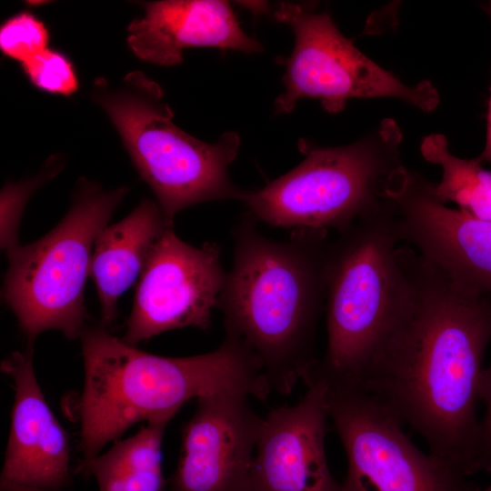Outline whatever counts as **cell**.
Here are the masks:
<instances>
[{
	"label": "cell",
	"instance_id": "1",
	"mask_svg": "<svg viewBox=\"0 0 491 491\" xmlns=\"http://www.w3.org/2000/svg\"><path fill=\"white\" fill-rule=\"evenodd\" d=\"M400 254L411 304L372 361L361 390L426 443L429 454L471 476L477 448L491 296L456 286L411 246Z\"/></svg>",
	"mask_w": 491,
	"mask_h": 491
},
{
	"label": "cell",
	"instance_id": "2",
	"mask_svg": "<svg viewBox=\"0 0 491 491\" xmlns=\"http://www.w3.org/2000/svg\"><path fill=\"white\" fill-rule=\"evenodd\" d=\"M246 214L233 229L234 258L217 307L225 330L260 358L272 391L290 394L317 361L315 338L326 303L328 230L296 228L282 241Z\"/></svg>",
	"mask_w": 491,
	"mask_h": 491
},
{
	"label": "cell",
	"instance_id": "3",
	"mask_svg": "<svg viewBox=\"0 0 491 491\" xmlns=\"http://www.w3.org/2000/svg\"><path fill=\"white\" fill-rule=\"evenodd\" d=\"M84 387L81 449L92 458L133 425L170 421L193 398L238 392L265 401L272 392L262 362L238 335L225 330L215 350L192 356L146 353L104 326L80 336Z\"/></svg>",
	"mask_w": 491,
	"mask_h": 491
},
{
	"label": "cell",
	"instance_id": "4",
	"mask_svg": "<svg viewBox=\"0 0 491 491\" xmlns=\"http://www.w3.org/2000/svg\"><path fill=\"white\" fill-rule=\"evenodd\" d=\"M384 204L330 243L326 351L304 382L360 389L366 374L413 297V284Z\"/></svg>",
	"mask_w": 491,
	"mask_h": 491
},
{
	"label": "cell",
	"instance_id": "5",
	"mask_svg": "<svg viewBox=\"0 0 491 491\" xmlns=\"http://www.w3.org/2000/svg\"><path fill=\"white\" fill-rule=\"evenodd\" d=\"M402 132L384 119L358 141L337 147H304L294 169L240 201L256 221L286 228L342 233L379 209L399 172Z\"/></svg>",
	"mask_w": 491,
	"mask_h": 491
},
{
	"label": "cell",
	"instance_id": "6",
	"mask_svg": "<svg viewBox=\"0 0 491 491\" xmlns=\"http://www.w3.org/2000/svg\"><path fill=\"white\" fill-rule=\"evenodd\" d=\"M127 192L82 180L62 221L42 238L5 253L3 297L33 346L47 330L79 338L86 316L85 286L95 242Z\"/></svg>",
	"mask_w": 491,
	"mask_h": 491
},
{
	"label": "cell",
	"instance_id": "7",
	"mask_svg": "<svg viewBox=\"0 0 491 491\" xmlns=\"http://www.w3.org/2000/svg\"><path fill=\"white\" fill-rule=\"evenodd\" d=\"M99 101L169 223L199 203L241 200L245 191L232 183L228 172L239 149L237 134L225 133L209 144L177 127L168 106L147 96L121 93Z\"/></svg>",
	"mask_w": 491,
	"mask_h": 491
},
{
	"label": "cell",
	"instance_id": "8",
	"mask_svg": "<svg viewBox=\"0 0 491 491\" xmlns=\"http://www.w3.org/2000/svg\"><path fill=\"white\" fill-rule=\"evenodd\" d=\"M274 16L295 35L294 50L285 63V91L275 102L278 112L290 113L303 98L320 100L330 113L341 111L355 98H396L423 112L438 105L439 94L432 83L402 82L344 36L328 12L281 3Z\"/></svg>",
	"mask_w": 491,
	"mask_h": 491
},
{
	"label": "cell",
	"instance_id": "9",
	"mask_svg": "<svg viewBox=\"0 0 491 491\" xmlns=\"http://www.w3.org/2000/svg\"><path fill=\"white\" fill-rule=\"evenodd\" d=\"M326 401L346 456L343 491H480L470 476L420 451L367 392L327 387Z\"/></svg>",
	"mask_w": 491,
	"mask_h": 491
},
{
	"label": "cell",
	"instance_id": "10",
	"mask_svg": "<svg viewBox=\"0 0 491 491\" xmlns=\"http://www.w3.org/2000/svg\"><path fill=\"white\" fill-rule=\"evenodd\" d=\"M220 255L217 244L195 247L167 228L139 277L122 339L135 346L169 330L207 329L226 275Z\"/></svg>",
	"mask_w": 491,
	"mask_h": 491
},
{
	"label": "cell",
	"instance_id": "11",
	"mask_svg": "<svg viewBox=\"0 0 491 491\" xmlns=\"http://www.w3.org/2000/svg\"><path fill=\"white\" fill-rule=\"evenodd\" d=\"M248 397L224 392L197 398L168 491H246L263 423Z\"/></svg>",
	"mask_w": 491,
	"mask_h": 491
},
{
	"label": "cell",
	"instance_id": "12",
	"mask_svg": "<svg viewBox=\"0 0 491 491\" xmlns=\"http://www.w3.org/2000/svg\"><path fill=\"white\" fill-rule=\"evenodd\" d=\"M304 383L307 390L296 404L263 418L246 491H343L325 447L328 386L319 379Z\"/></svg>",
	"mask_w": 491,
	"mask_h": 491
},
{
	"label": "cell",
	"instance_id": "13",
	"mask_svg": "<svg viewBox=\"0 0 491 491\" xmlns=\"http://www.w3.org/2000/svg\"><path fill=\"white\" fill-rule=\"evenodd\" d=\"M2 370L15 400L0 491H62L71 480L69 442L37 382L33 346L10 355Z\"/></svg>",
	"mask_w": 491,
	"mask_h": 491
},
{
	"label": "cell",
	"instance_id": "14",
	"mask_svg": "<svg viewBox=\"0 0 491 491\" xmlns=\"http://www.w3.org/2000/svg\"><path fill=\"white\" fill-rule=\"evenodd\" d=\"M144 5L145 15L131 22L127 36L129 47L144 61L177 65L188 47L261 50L260 44L243 31L225 1L164 0Z\"/></svg>",
	"mask_w": 491,
	"mask_h": 491
},
{
	"label": "cell",
	"instance_id": "15",
	"mask_svg": "<svg viewBox=\"0 0 491 491\" xmlns=\"http://www.w3.org/2000/svg\"><path fill=\"white\" fill-rule=\"evenodd\" d=\"M410 241L422 257L459 287L491 296V220L433 198L416 214Z\"/></svg>",
	"mask_w": 491,
	"mask_h": 491
},
{
	"label": "cell",
	"instance_id": "16",
	"mask_svg": "<svg viewBox=\"0 0 491 491\" xmlns=\"http://www.w3.org/2000/svg\"><path fill=\"white\" fill-rule=\"evenodd\" d=\"M171 226L159 205L144 200L99 234L89 276L96 287L102 326L109 327L115 322L119 297L140 277L153 246Z\"/></svg>",
	"mask_w": 491,
	"mask_h": 491
},
{
	"label": "cell",
	"instance_id": "17",
	"mask_svg": "<svg viewBox=\"0 0 491 491\" xmlns=\"http://www.w3.org/2000/svg\"><path fill=\"white\" fill-rule=\"evenodd\" d=\"M167 424L147 423L104 454L84 459L80 471L93 476L100 491H164L161 444Z\"/></svg>",
	"mask_w": 491,
	"mask_h": 491
},
{
	"label": "cell",
	"instance_id": "18",
	"mask_svg": "<svg viewBox=\"0 0 491 491\" xmlns=\"http://www.w3.org/2000/svg\"><path fill=\"white\" fill-rule=\"evenodd\" d=\"M420 152L426 161L441 168V179L433 185L440 201L454 203L458 209L476 218L491 220V171L483 166L479 156L469 159L456 156L441 134L425 136Z\"/></svg>",
	"mask_w": 491,
	"mask_h": 491
},
{
	"label": "cell",
	"instance_id": "19",
	"mask_svg": "<svg viewBox=\"0 0 491 491\" xmlns=\"http://www.w3.org/2000/svg\"><path fill=\"white\" fill-rule=\"evenodd\" d=\"M48 31L34 15L22 12L6 20L0 29V48L22 64L46 50Z\"/></svg>",
	"mask_w": 491,
	"mask_h": 491
},
{
	"label": "cell",
	"instance_id": "20",
	"mask_svg": "<svg viewBox=\"0 0 491 491\" xmlns=\"http://www.w3.org/2000/svg\"><path fill=\"white\" fill-rule=\"evenodd\" d=\"M60 164L54 162L34 178L18 184H9L1 192V248L7 253L19 245L18 232L24 208L31 194L48 178L55 175Z\"/></svg>",
	"mask_w": 491,
	"mask_h": 491
},
{
	"label": "cell",
	"instance_id": "21",
	"mask_svg": "<svg viewBox=\"0 0 491 491\" xmlns=\"http://www.w3.org/2000/svg\"><path fill=\"white\" fill-rule=\"evenodd\" d=\"M22 66L30 81L41 90L64 95L77 90V76L71 62L57 51L47 48Z\"/></svg>",
	"mask_w": 491,
	"mask_h": 491
},
{
	"label": "cell",
	"instance_id": "22",
	"mask_svg": "<svg viewBox=\"0 0 491 491\" xmlns=\"http://www.w3.org/2000/svg\"><path fill=\"white\" fill-rule=\"evenodd\" d=\"M480 401L485 405V413L480 419L477 465L479 472L491 474V364L483 372Z\"/></svg>",
	"mask_w": 491,
	"mask_h": 491
},
{
	"label": "cell",
	"instance_id": "23",
	"mask_svg": "<svg viewBox=\"0 0 491 491\" xmlns=\"http://www.w3.org/2000/svg\"><path fill=\"white\" fill-rule=\"evenodd\" d=\"M486 10L487 11L491 22V2L487 5ZM478 156L481 158L483 163L487 162L491 164V89L486 115V144L483 152Z\"/></svg>",
	"mask_w": 491,
	"mask_h": 491
},
{
	"label": "cell",
	"instance_id": "24",
	"mask_svg": "<svg viewBox=\"0 0 491 491\" xmlns=\"http://www.w3.org/2000/svg\"><path fill=\"white\" fill-rule=\"evenodd\" d=\"M480 491H491V485H489L486 488H481Z\"/></svg>",
	"mask_w": 491,
	"mask_h": 491
}]
</instances>
